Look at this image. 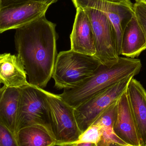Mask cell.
<instances>
[{"instance_id": "cell-1", "label": "cell", "mask_w": 146, "mask_h": 146, "mask_svg": "<svg viewBox=\"0 0 146 146\" xmlns=\"http://www.w3.org/2000/svg\"><path fill=\"white\" fill-rule=\"evenodd\" d=\"M56 25L45 15L16 29L14 36L18 56L29 84L44 88L52 77L57 57Z\"/></svg>"}, {"instance_id": "cell-2", "label": "cell", "mask_w": 146, "mask_h": 146, "mask_svg": "<svg viewBox=\"0 0 146 146\" xmlns=\"http://www.w3.org/2000/svg\"><path fill=\"white\" fill-rule=\"evenodd\" d=\"M140 60L129 57H120L114 65L101 64L94 73L74 88L64 89L59 96L74 109L100 94L121 80L140 72Z\"/></svg>"}, {"instance_id": "cell-3", "label": "cell", "mask_w": 146, "mask_h": 146, "mask_svg": "<svg viewBox=\"0 0 146 146\" xmlns=\"http://www.w3.org/2000/svg\"><path fill=\"white\" fill-rule=\"evenodd\" d=\"M19 88L16 133L25 127L38 126L43 127L55 138L53 118L46 91L29 83Z\"/></svg>"}, {"instance_id": "cell-4", "label": "cell", "mask_w": 146, "mask_h": 146, "mask_svg": "<svg viewBox=\"0 0 146 146\" xmlns=\"http://www.w3.org/2000/svg\"><path fill=\"white\" fill-rule=\"evenodd\" d=\"M93 56L72 50L57 55L52 72L55 87L59 90L74 88L90 76L101 65Z\"/></svg>"}, {"instance_id": "cell-5", "label": "cell", "mask_w": 146, "mask_h": 146, "mask_svg": "<svg viewBox=\"0 0 146 146\" xmlns=\"http://www.w3.org/2000/svg\"><path fill=\"white\" fill-rule=\"evenodd\" d=\"M82 9L86 13L92 28L96 47L94 57L103 65H114L120 56L114 30L108 16L103 11L95 9Z\"/></svg>"}, {"instance_id": "cell-6", "label": "cell", "mask_w": 146, "mask_h": 146, "mask_svg": "<svg viewBox=\"0 0 146 146\" xmlns=\"http://www.w3.org/2000/svg\"><path fill=\"white\" fill-rule=\"evenodd\" d=\"M134 76H130L121 80L74 109L76 120L82 133L107 108L118 100L127 91L129 82Z\"/></svg>"}, {"instance_id": "cell-7", "label": "cell", "mask_w": 146, "mask_h": 146, "mask_svg": "<svg viewBox=\"0 0 146 146\" xmlns=\"http://www.w3.org/2000/svg\"><path fill=\"white\" fill-rule=\"evenodd\" d=\"M54 123L56 146H70L82 134L74 113V109L58 95L46 91Z\"/></svg>"}, {"instance_id": "cell-8", "label": "cell", "mask_w": 146, "mask_h": 146, "mask_svg": "<svg viewBox=\"0 0 146 146\" xmlns=\"http://www.w3.org/2000/svg\"><path fill=\"white\" fill-rule=\"evenodd\" d=\"M76 8H92L104 12L108 16L115 33L119 56L123 33L134 15L130 0H72Z\"/></svg>"}, {"instance_id": "cell-9", "label": "cell", "mask_w": 146, "mask_h": 146, "mask_svg": "<svg viewBox=\"0 0 146 146\" xmlns=\"http://www.w3.org/2000/svg\"><path fill=\"white\" fill-rule=\"evenodd\" d=\"M48 5L30 1L0 8V33L20 28L45 15Z\"/></svg>"}, {"instance_id": "cell-10", "label": "cell", "mask_w": 146, "mask_h": 146, "mask_svg": "<svg viewBox=\"0 0 146 146\" xmlns=\"http://www.w3.org/2000/svg\"><path fill=\"white\" fill-rule=\"evenodd\" d=\"M76 14L70 35L72 50L93 56L96 53L92 28L86 13L82 8H76Z\"/></svg>"}, {"instance_id": "cell-11", "label": "cell", "mask_w": 146, "mask_h": 146, "mask_svg": "<svg viewBox=\"0 0 146 146\" xmlns=\"http://www.w3.org/2000/svg\"><path fill=\"white\" fill-rule=\"evenodd\" d=\"M127 92L140 146H146V90L133 77Z\"/></svg>"}, {"instance_id": "cell-12", "label": "cell", "mask_w": 146, "mask_h": 146, "mask_svg": "<svg viewBox=\"0 0 146 146\" xmlns=\"http://www.w3.org/2000/svg\"><path fill=\"white\" fill-rule=\"evenodd\" d=\"M117 113L114 122L115 134L129 146H140L127 91L117 100Z\"/></svg>"}, {"instance_id": "cell-13", "label": "cell", "mask_w": 146, "mask_h": 146, "mask_svg": "<svg viewBox=\"0 0 146 146\" xmlns=\"http://www.w3.org/2000/svg\"><path fill=\"white\" fill-rule=\"evenodd\" d=\"M0 83L8 87L20 88L28 84L25 68L18 55L0 54Z\"/></svg>"}, {"instance_id": "cell-14", "label": "cell", "mask_w": 146, "mask_h": 146, "mask_svg": "<svg viewBox=\"0 0 146 146\" xmlns=\"http://www.w3.org/2000/svg\"><path fill=\"white\" fill-rule=\"evenodd\" d=\"M146 50V36L135 15L123 33L120 55L135 58Z\"/></svg>"}, {"instance_id": "cell-15", "label": "cell", "mask_w": 146, "mask_h": 146, "mask_svg": "<svg viewBox=\"0 0 146 146\" xmlns=\"http://www.w3.org/2000/svg\"><path fill=\"white\" fill-rule=\"evenodd\" d=\"M20 94L19 88H0V123L15 133Z\"/></svg>"}, {"instance_id": "cell-16", "label": "cell", "mask_w": 146, "mask_h": 146, "mask_svg": "<svg viewBox=\"0 0 146 146\" xmlns=\"http://www.w3.org/2000/svg\"><path fill=\"white\" fill-rule=\"evenodd\" d=\"M19 146H55L56 141L42 127H25L16 133Z\"/></svg>"}, {"instance_id": "cell-17", "label": "cell", "mask_w": 146, "mask_h": 146, "mask_svg": "<svg viewBox=\"0 0 146 146\" xmlns=\"http://www.w3.org/2000/svg\"><path fill=\"white\" fill-rule=\"evenodd\" d=\"M117 101L110 106L95 121L101 124L104 128V133L99 144L108 146L111 143H115L122 145L128 146L114 133L113 126L117 113Z\"/></svg>"}, {"instance_id": "cell-18", "label": "cell", "mask_w": 146, "mask_h": 146, "mask_svg": "<svg viewBox=\"0 0 146 146\" xmlns=\"http://www.w3.org/2000/svg\"><path fill=\"white\" fill-rule=\"evenodd\" d=\"M104 133V128L101 124L94 122L86 130H85L80 135L78 141L73 143H88L97 145L100 141Z\"/></svg>"}, {"instance_id": "cell-19", "label": "cell", "mask_w": 146, "mask_h": 146, "mask_svg": "<svg viewBox=\"0 0 146 146\" xmlns=\"http://www.w3.org/2000/svg\"><path fill=\"white\" fill-rule=\"evenodd\" d=\"M0 146H19L16 134L1 123Z\"/></svg>"}, {"instance_id": "cell-20", "label": "cell", "mask_w": 146, "mask_h": 146, "mask_svg": "<svg viewBox=\"0 0 146 146\" xmlns=\"http://www.w3.org/2000/svg\"><path fill=\"white\" fill-rule=\"evenodd\" d=\"M133 10L135 16L146 36V3L142 1H135Z\"/></svg>"}, {"instance_id": "cell-21", "label": "cell", "mask_w": 146, "mask_h": 146, "mask_svg": "<svg viewBox=\"0 0 146 146\" xmlns=\"http://www.w3.org/2000/svg\"><path fill=\"white\" fill-rule=\"evenodd\" d=\"M34 1L42 2L49 6L54 3L56 2L58 0H0V8L15 3H19L27 1Z\"/></svg>"}, {"instance_id": "cell-22", "label": "cell", "mask_w": 146, "mask_h": 146, "mask_svg": "<svg viewBox=\"0 0 146 146\" xmlns=\"http://www.w3.org/2000/svg\"><path fill=\"white\" fill-rule=\"evenodd\" d=\"M94 144L88 143H78L74 144L72 146H94Z\"/></svg>"}, {"instance_id": "cell-23", "label": "cell", "mask_w": 146, "mask_h": 146, "mask_svg": "<svg viewBox=\"0 0 146 146\" xmlns=\"http://www.w3.org/2000/svg\"><path fill=\"white\" fill-rule=\"evenodd\" d=\"M108 146H128L122 145H120V144H117L115 143H111L108 145Z\"/></svg>"}, {"instance_id": "cell-24", "label": "cell", "mask_w": 146, "mask_h": 146, "mask_svg": "<svg viewBox=\"0 0 146 146\" xmlns=\"http://www.w3.org/2000/svg\"><path fill=\"white\" fill-rule=\"evenodd\" d=\"M135 1H142L146 3V0H135Z\"/></svg>"}, {"instance_id": "cell-25", "label": "cell", "mask_w": 146, "mask_h": 146, "mask_svg": "<svg viewBox=\"0 0 146 146\" xmlns=\"http://www.w3.org/2000/svg\"><path fill=\"white\" fill-rule=\"evenodd\" d=\"M94 146H106V145H101V144H98L97 145H94Z\"/></svg>"}, {"instance_id": "cell-26", "label": "cell", "mask_w": 146, "mask_h": 146, "mask_svg": "<svg viewBox=\"0 0 146 146\" xmlns=\"http://www.w3.org/2000/svg\"><path fill=\"white\" fill-rule=\"evenodd\" d=\"M0 86H1V83H0ZM0 88H1V87H0Z\"/></svg>"}, {"instance_id": "cell-27", "label": "cell", "mask_w": 146, "mask_h": 146, "mask_svg": "<svg viewBox=\"0 0 146 146\" xmlns=\"http://www.w3.org/2000/svg\"></svg>"}]
</instances>
